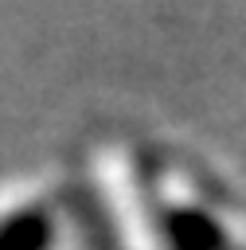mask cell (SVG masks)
<instances>
[{
  "label": "cell",
  "instance_id": "cell-1",
  "mask_svg": "<svg viewBox=\"0 0 246 250\" xmlns=\"http://www.w3.org/2000/svg\"><path fill=\"white\" fill-rule=\"evenodd\" d=\"M55 223L43 203H16L0 211V250H51Z\"/></svg>",
  "mask_w": 246,
  "mask_h": 250
},
{
  "label": "cell",
  "instance_id": "cell-2",
  "mask_svg": "<svg viewBox=\"0 0 246 250\" xmlns=\"http://www.w3.org/2000/svg\"><path fill=\"white\" fill-rule=\"evenodd\" d=\"M164 234L172 250H226L223 227L195 207H172L164 219Z\"/></svg>",
  "mask_w": 246,
  "mask_h": 250
}]
</instances>
